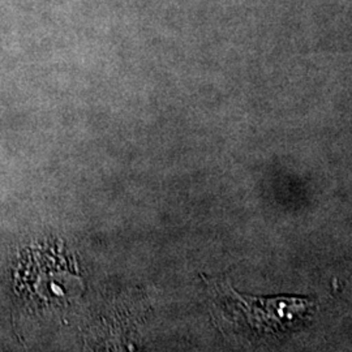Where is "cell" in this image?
Masks as SVG:
<instances>
[{
  "mask_svg": "<svg viewBox=\"0 0 352 352\" xmlns=\"http://www.w3.org/2000/svg\"><path fill=\"white\" fill-rule=\"evenodd\" d=\"M230 305L243 321L258 333H280L300 324L315 307L311 299L304 298H276L260 299L241 296L231 289Z\"/></svg>",
  "mask_w": 352,
  "mask_h": 352,
  "instance_id": "obj_1",
  "label": "cell"
}]
</instances>
